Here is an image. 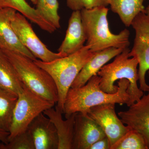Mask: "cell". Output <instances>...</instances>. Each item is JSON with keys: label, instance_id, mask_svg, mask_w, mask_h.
I'll use <instances>...</instances> for the list:
<instances>
[{"label": "cell", "instance_id": "1", "mask_svg": "<svg viewBox=\"0 0 149 149\" xmlns=\"http://www.w3.org/2000/svg\"><path fill=\"white\" fill-rule=\"evenodd\" d=\"M100 77L96 74L82 87L70 88L64 105L63 113L66 118L76 113H87L92 107L102 104H118L130 106V97L127 91L129 82L127 79L118 81V90L114 94L103 91L100 88Z\"/></svg>", "mask_w": 149, "mask_h": 149}, {"label": "cell", "instance_id": "2", "mask_svg": "<svg viewBox=\"0 0 149 149\" xmlns=\"http://www.w3.org/2000/svg\"><path fill=\"white\" fill-rule=\"evenodd\" d=\"M109 10L107 7H98L80 11L86 45L93 53L110 47L125 49L130 45V32L128 29L118 34L111 32L107 19Z\"/></svg>", "mask_w": 149, "mask_h": 149}, {"label": "cell", "instance_id": "3", "mask_svg": "<svg viewBox=\"0 0 149 149\" xmlns=\"http://www.w3.org/2000/svg\"><path fill=\"white\" fill-rule=\"evenodd\" d=\"M94 54L85 45L76 52L53 61L46 62L37 59L34 61L53 79L58 94V101L56 106L63 113L68 92L83 66Z\"/></svg>", "mask_w": 149, "mask_h": 149}, {"label": "cell", "instance_id": "4", "mask_svg": "<svg viewBox=\"0 0 149 149\" xmlns=\"http://www.w3.org/2000/svg\"><path fill=\"white\" fill-rule=\"evenodd\" d=\"M130 50L126 48L115 57L109 64H105L97 73L100 77V86L104 92L114 94L118 86L114 85L117 80L126 79L129 82L127 93L130 96L131 105L138 101L144 95L138 85L139 61L134 57H130Z\"/></svg>", "mask_w": 149, "mask_h": 149}, {"label": "cell", "instance_id": "5", "mask_svg": "<svg viewBox=\"0 0 149 149\" xmlns=\"http://www.w3.org/2000/svg\"><path fill=\"white\" fill-rule=\"evenodd\" d=\"M1 50L13 65L25 86L37 95L57 104L58 94L56 86L46 70L36 64L33 60L22 54Z\"/></svg>", "mask_w": 149, "mask_h": 149}, {"label": "cell", "instance_id": "6", "mask_svg": "<svg viewBox=\"0 0 149 149\" xmlns=\"http://www.w3.org/2000/svg\"><path fill=\"white\" fill-rule=\"evenodd\" d=\"M55 104L23 85L21 92L18 94L14 109L9 141L25 131L35 118Z\"/></svg>", "mask_w": 149, "mask_h": 149}, {"label": "cell", "instance_id": "7", "mask_svg": "<svg viewBox=\"0 0 149 149\" xmlns=\"http://www.w3.org/2000/svg\"><path fill=\"white\" fill-rule=\"evenodd\" d=\"M135 30L134 44L129 56L139 61V81L140 89L143 92L149 91L146 76L149 70V17L145 13H139L131 24Z\"/></svg>", "mask_w": 149, "mask_h": 149}, {"label": "cell", "instance_id": "8", "mask_svg": "<svg viewBox=\"0 0 149 149\" xmlns=\"http://www.w3.org/2000/svg\"><path fill=\"white\" fill-rule=\"evenodd\" d=\"M11 25L22 45L36 58L49 62L66 56L49 49L36 35L27 18L19 13L16 12L13 17Z\"/></svg>", "mask_w": 149, "mask_h": 149}, {"label": "cell", "instance_id": "9", "mask_svg": "<svg viewBox=\"0 0 149 149\" xmlns=\"http://www.w3.org/2000/svg\"><path fill=\"white\" fill-rule=\"evenodd\" d=\"M115 107V104H102L92 107L87 112L103 130L109 140L111 147L130 129L119 119Z\"/></svg>", "mask_w": 149, "mask_h": 149}, {"label": "cell", "instance_id": "10", "mask_svg": "<svg viewBox=\"0 0 149 149\" xmlns=\"http://www.w3.org/2000/svg\"><path fill=\"white\" fill-rule=\"evenodd\" d=\"M128 107L118 116L123 124L143 136L149 149V91Z\"/></svg>", "mask_w": 149, "mask_h": 149}, {"label": "cell", "instance_id": "11", "mask_svg": "<svg viewBox=\"0 0 149 149\" xmlns=\"http://www.w3.org/2000/svg\"><path fill=\"white\" fill-rule=\"evenodd\" d=\"M105 137L100 126L87 113H75L72 149H89L92 144Z\"/></svg>", "mask_w": 149, "mask_h": 149}, {"label": "cell", "instance_id": "12", "mask_svg": "<svg viewBox=\"0 0 149 149\" xmlns=\"http://www.w3.org/2000/svg\"><path fill=\"white\" fill-rule=\"evenodd\" d=\"M35 149H58V138L55 126L43 113L35 118L28 125Z\"/></svg>", "mask_w": 149, "mask_h": 149}, {"label": "cell", "instance_id": "13", "mask_svg": "<svg viewBox=\"0 0 149 149\" xmlns=\"http://www.w3.org/2000/svg\"><path fill=\"white\" fill-rule=\"evenodd\" d=\"M16 12L10 8H0V49L17 52L35 60L37 58L22 45L12 27V19Z\"/></svg>", "mask_w": 149, "mask_h": 149}, {"label": "cell", "instance_id": "14", "mask_svg": "<svg viewBox=\"0 0 149 149\" xmlns=\"http://www.w3.org/2000/svg\"><path fill=\"white\" fill-rule=\"evenodd\" d=\"M86 41L81 11H73L68 21L65 37L58 48V52L65 56L74 53L85 46Z\"/></svg>", "mask_w": 149, "mask_h": 149}, {"label": "cell", "instance_id": "15", "mask_svg": "<svg viewBox=\"0 0 149 149\" xmlns=\"http://www.w3.org/2000/svg\"><path fill=\"white\" fill-rule=\"evenodd\" d=\"M124 49L110 47L94 53L77 75L71 88H79L85 85L91 77L97 74L104 65L122 52Z\"/></svg>", "mask_w": 149, "mask_h": 149}, {"label": "cell", "instance_id": "16", "mask_svg": "<svg viewBox=\"0 0 149 149\" xmlns=\"http://www.w3.org/2000/svg\"><path fill=\"white\" fill-rule=\"evenodd\" d=\"M43 113L49 118L56 129L58 138V149H72L75 113L63 120V113L56 106L46 110Z\"/></svg>", "mask_w": 149, "mask_h": 149}, {"label": "cell", "instance_id": "17", "mask_svg": "<svg viewBox=\"0 0 149 149\" xmlns=\"http://www.w3.org/2000/svg\"><path fill=\"white\" fill-rule=\"evenodd\" d=\"M6 8L14 9L46 32L52 33L56 30L25 0H0V8Z\"/></svg>", "mask_w": 149, "mask_h": 149}, {"label": "cell", "instance_id": "18", "mask_svg": "<svg viewBox=\"0 0 149 149\" xmlns=\"http://www.w3.org/2000/svg\"><path fill=\"white\" fill-rule=\"evenodd\" d=\"M23 85L13 65L0 49V88L18 95Z\"/></svg>", "mask_w": 149, "mask_h": 149}, {"label": "cell", "instance_id": "19", "mask_svg": "<svg viewBox=\"0 0 149 149\" xmlns=\"http://www.w3.org/2000/svg\"><path fill=\"white\" fill-rule=\"evenodd\" d=\"M146 0H107L113 12L116 13L126 27L131 26L133 19L139 13H145Z\"/></svg>", "mask_w": 149, "mask_h": 149}, {"label": "cell", "instance_id": "20", "mask_svg": "<svg viewBox=\"0 0 149 149\" xmlns=\"http://www.w3.org/2000/svg\"><path fill=\"white\" fill-rule=\"evenodd\" d=\"M18 95L0 88V129L9 132Z\"/></svg>", "mask_w": 149, "mask_h": 149}, {"label": "cell", "instance_id": "21", "mask_svg": "<svg viewBox=\"0 0 149 149\" xmlns=\"http://www.w3.org/2000/svg\"><path fill=\"white\" fill-rule=\"evenodd\" d=\"M36 9L42 17L55 27L60 28L58 0H37Z\"/></svg>", "mask_w": 149, "mask_h": 149}, {"label": "cell", "instance_id": "22", "mask_svg": "<svg viewBox=\"0 0 149 149\" xmlns=\"http://www.w3.org/2000/svg\"><path fill=\"white\" fill-rule=\"evenodd\" d=\"M110 149H148L146 142L141 133L130 129Z\"/></svg>", "mask_w": 149, "mask_h": 149}, {"label": "cell", "instance_id": "23", "mask_svg": "<svg viewBox=\"0 0 149 149\" xmlns=\"http://www.w3.org/2000/svg\"><path fill=\"white\" fill-rule=\"evenodd\" d=\"M0 149H35V147L30 133L26 130L7 143H0Z\"/></svg>", "mask_w": 149, "mask_h": 149}, {"label": "cell", "instance_id": "24", "mask_svg": "<svg viewBox=\"0 0 149 149\" xmlns=\"http://www.w3.org/2000/svg\"><path fill=\"white\" fill-rule=\"evenodd\" d=\"M67 5L72 11L91 9L98 7H107V0H66Z\"/></svg>", "mask_w": 149, "mask_h": 149}, {"label": "cell", "instance_id": "25", "mask_svg": "<svg viewBox=\"0 0 149 149\" xmlns=\"http://www.w3.org/2000/svg\"><path fill=\"white\" fill-rule=\"evenodd\" d=\"M110 143L106 136L92 144L89 149H110Z\"/></svg>", "mask_w": 149, "mask_h": 149}, {"label": "cell", "instance_id": "26", "mask_svg": "<svg viewBox=\"0 0 149 149\" xmlns=\"http://www.w3.org/2000/svg\"><path fill=\"white\" fill-rule=\"evenodd\" d=\"M9 132L0 129V141L3 143H7L9 142Z\"/></svg>", "mask_w": 149, "mask_h": 149}, {"label": "cell", "instance_id": "27", "mask_svg": "<svg viewBox=\"0 0 149 149\" xmlns=\"http://www.w3.org/2000/svg\"><path fill=\"white\" fill-rule=\"evenodd\" d=\"M145 13L147 15V16L149 17V5L145 9Z\"/></svg>", "mask_w": 149, "mask_h": 149}, {"label": "cell", "instance_id": "28", "mask_svg": "<svg viewBox=\"0 0 149 149\" xmlns=\"http://www.w3.org/2000/svg\"><path fill=\"white\" fill-rule=\"evenodd\" d=\"M34 5H37V0H30Z\"/></svg>", "mask_w": 149, "mask_h": 149}, {"label": "cell", "instance_id": "29", "mask_svg": "<svg viewBox=\"0 0 149 149\" xmlns=\"http://www.w3.org/2000/svg\"><path fill=\"white\" fill-rule=\"evenodd\" d=\"M148 75H149V70L148 71Z\"/></svg>", "mask_w": 149, "mask_h": 149}]
</instances>
